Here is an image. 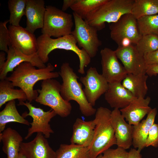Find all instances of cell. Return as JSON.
I'll list each match as a JSON object with an SVG mask.
<instances>
[{
    "label": "cell",
    "instance_id": "12",
    "mask_svg": "<svg viewBox=\"0 0 158 158\" xmlns=\"http://www.w3.org/2000/svg\"><path fill=\"white\" fill-rule=\"evenodd\" d=\"M100 53L103 77L109 83H121L128 73L118 61L115 50L105 47Z\"/></svg>",
    "mask_w": 158,
    "mask_h": 158
},
{
    "label": "cell",
    "instance_id": "35",
    "mask_svg": "<svg viewBox=\"0 0 158 158\" xmlns=\"http://www.w3.org/2000/svg\"><path fill=\"white\" fill-rule=\"evenodd\" d=\"M128 152L124 148L118 147L116 149L109 148L105 151L102 158H127Z\"/></svg>",
    "mask_w": 158,
    "mask_h": 158
},
{
    "label": "cell",
    "instance_id": "5",
    "mask_svg": "<svg viewBox=\"0 0 158 158\" xmlns=\"http://www.w3.org/2000/svg\"><path fill=\"white\" fill-rule=\"evenodd\" d=\"M135 0H107L90 13L85 19L98 31L105 27V23L117 21L123 15L131 13Z\"/></svg>",
    "mask_w": 158,
    "mask_h": 158
},
{
    "label": "cell",
    "instance_id": "38",
    "mask_svg": "<svg viewBox=\"0 0 158 158\" xmlns=\"http://www.w3.org/2000/svg\"><path fill=\"white\" fill-rule=\"evenodd\" d=\"M140 152L135 148H131L128 152L127 158H142Z\"/></svg>",
    "mask_w": 158,
    "mask_h": 158
},
{
    "label": "cell",
    "instance_id": "7",
    "mask_svg": "<svg viewBox=\"0 0 158 158\" xmlns=\"http://www.w3.org/2000/svg\"><path fill=\"white\" fill-rule=\"evenodd\" d=\"M72 15L52 6H46L42 34L59 38L71 34L73 23Z\"/></svg>",
    "mask_w": 158,
    "mask_h": 158
},
{
    "label": "cell",
    "instance_id": "23",
    "mask_svg": "<svg viewBox=\"0 0 158 158\" xmlns=\"http://www.w3.org/2000/svg\"><path fill=\"white\" fill-rule=\"evenodd\" d=\"M23 140L18 132L10 127L0 133V141H2L3 145L2 150L6 154L7 158H18Z\"/></svg>",
    "mask_w": 158,
    "mask_h": 158
},
{
    "label": "cell",
    "instance_id": "4",
    "mask_svg": "<svg viewBox=\"0 0 158 158\" xmlns=\"http://www.w3.org/2000/svg\"><path fill=\"white\" fill-rule=\"evenodd\" d=\"M111 111L100 107L96 110L93 140L89 147L92 158H96L112 146L116 145L114 131L110 119Z\"/></svg>",
    "mask_w": 158,
    "mask_h": 158
},
{
    "label": "cell",
    "instance_id": "31",
    "mask_svg": "<svg viewBox=\"0 0 158 158\" xmlns=\"http://www.w3.org/2000/svg\"><path fill=\"white\" fill-rule=\"evenodd\" d=\"M141 35H153L158 36V14L144 16L137 19Z\"/></svg>",
    "mask_w": 158,
    "mask_h": 158
},
{
    "label": "cell",
    "instance_id": "9",
    "mask_svg": "<svg viewBox=\"0 0 158 158\" xmlns=\"http://www.w3.org/2000/svg\"><path fill=\"white\" fill-rule=\"evenodd\" d=\"M110 37L121 46L130 41L136 45L142 37L138 29L137 20L131 13L124 14L116 22L109 25Z\"/></svg>",
    "mask_w": 158,
    "mask_h": 158
},
{
    "label": "cell",
    "instance_id": "30",
    "mask_svg": "<svg viewBox=\"0 0 158 158\" xmlns=\"http://www.w3.org/2000/svg\"><path fill=\"white\" fill-rule=\"evenodd\" d=\"M27 0H9L8 2L10 15L9 20L10 25L19 26L22 17L25 16Z\"/></svg>",
    "mask_w": 158,
    "mask_h": 158
},
{
    "label": "cell",
    "instance_id": "34",
    "mask_svg": "<svg viewBox=\"0 0 158 158\" xmlns=\"http://www.w3.org/2000/svg\"><path fill=\"white\" fill-rule=\"evenodd\" d=\"M158 147V124L154 123L151 127L147 138L145 147Z\"/></svg>",
    "mask_w": 158,
    "mask_h": 158
},
{
    "label": "cell",
    "instance_id": "21",
    "mask_svg": "<svg viewBox=\"0 0 158 158\" xmlns=\"http://www.w3.org/2000/svg\"><path fill=\"white\" fill-rule=\"evenodd\" d=\"M95 126L94 120L86 121L76 118L73 125L71 144L89 147L93 138Z\"/></svg>",
    "mask_w": 158,
    "mask_h": 158
},
{
    "label": "cell",
    "instance_id": "13",
    "mask_svg": "<svg viewBox=\"0 0 158 158\" xmlns=\"http://www.w3.org/2000/svg\"><path fill=\"white\" fill-rule=\"evenodd\" d=\"M115 51L128 74H146L147 65L143 56L138 51L135 45L132 44L126 47H118Z\"/></svg>",
    "mask_w": 158,
    "mask_h": 158
},
{
    "label": "cell",
    "instance_id": "43",
    "mask_svg": "<svg viewBox=\"0 0 158 158\" xmlns=\"http://www.w3.org/2000/svg\"></svg>",
    "mask_w": 158,
    "mask_h": 158
},
{
    "label": "cell",
    "instance_id": "19",
    "mask_svg": "<svg viewBox=\"0 0 158 158\" xmlns=\"http://www.w3.org/2000/svg\"><path fill=\"white\" fill-rule=\"evenodd\" d=\"M136 98L121 82L109 83L104 93L105 100L114 109L124 108Z\"/></svg>",
    "mask_w": 158,
    "mask_h": 158
},
{
    "label": "cell",
    "instance_id": "42",
    "mask_svg": "<svg viewBox=\"0 0 158 158\" xmlns=\"http://www.w3.org/2000/svg\"><path fill=\"white\" fill-rule=\"evenodd\" d=\"M102 158V154L98 155L96 158Z\"/></svg>",
    "mask_w": 158,
    "mask_h": 158
},
{
    "label": "cell",
    "instance_id": "3",
    "mask_svg": "<svg viewBox=\"0 0 158 158\" xmlns=\"http://www.w3.org/2000/svg\"><path fill=\"white\" fill-rule=\"evenodd\" d=\"M59 73L63 81L60 92L62 98L69 102L74 100L77 102L81 112L84 116L88 117L95 114L97 109L88 101L82 88V84L78 81L79 77L69 64L63 63Z\"/></svg>",
    "mask_w": 158,
    "mask_h": 158
},
{
    "label": "cell",
    "instance_id": "8",
    "mask_svg": "<svg viewBox=\"0 0 158 158\" xmlns=\"http://www.w3.org/2000/svg\"><path fill=\"white\" fill-rule=\"evenodd\" d=\"M73 16L75 27L71 34L76 39L80 48L85 50L91 58L95 57L102 44L98 37V30L74 12Z\"/></svg>",
    "mask_w": 158,
    "mask_h": 158
},
{
    "label": "cell",
    "instance_id": "40",
    "mask_svg": "<svg viewBox=\"0 0 158 158\" xmlns=\"http://www.w3.org/2000/svg\"><path fill=\"white\" fill-rule=\"evenodd\" d=\"M5 53L6 52L3 51L0 52V70L2 68L6 62Z\"/></svg>",
    "mask_w": 158,
    "mask_h": 158
},
{
    "label": "cell",
    "instance_id": "26",
    "mask_svg": "<svg viewBox=\"0 0 158 158\" xmlns=\"http://www.w3.org/2000/svg\"><path fill=\"white\" fill-rule=\"evenodd\" d=\"M12 83L6 79L0 81V108L6 102L15 99L19 102L27 100V96L21 89H15Z\"/></svg>",
    "mask_w": 158,
    "mask_h": 158
},
{
    "label": "cell",
    "instance_id": "36",
    "mask_svg": "<svg viewBox=\"0 0 158 158\" xmlns=\"http://www.w3.org/2000/svg\"><path fill=\"white\" fill-rule=\"evenodd\" d=\"M147 65L158 64V49L143 56Z\"/></svg>",
    "mask_w": 158,
    "mask_h": 158
},
{
    "label": "cell",
    "instance_id": "32",
    "mask_svg": "<svg viewBox=\"0 0 158 158\" xmlns=\"http://www.w3.org/2000/svg\"><path fill=\"white\" fill-rule=\"evenodd\" d=\"M135 46L139 52L143 56L158 49V36L153 35H142Z\"/></svg>",
    "mask_w": 158,
    "mask_h": 158
},
{
    "label": "cell",
    "instance_id": "11",
    "mask_svg": "<svg viewBox=\"0 0 158 158\" xmlns=\"http://www.w3.org/2000/svg\"><path fill=\"white\" fill-rule=\"evenodd\" d=\"M80 80L84 86L83 91L89 103L93 107L96 101L107 90L109 83L95 67H91L86 75L81 77Z\"/></svg>",
    "mask_w": 158,
    "mask_h": 158
},
{
    "label": "cell",
    "instance_id": "24",
    "mask_svg": "<svg viewBox=\"0 0 158 158\" xmlns=\"http://www.w3.org/2000/svg\"><path fill=\"white\" fill-rule=\"evenodd\" d=\"M146 74L128 73L121 83L135 98H145L148 91L146 81L148 75Z\"/></svg>",
    "mask_w": 158,
    "mask_h": 158
},
{
    "label": "cell",
    "instance_id": "28",
    "mask_svg": "<svg viewBox=\"0 0 158 158\" xmlns=\"http://www.w3.org/2000/svg\"><path fill=\"white\" fill-rule=\"evenodd\" d=\"M131 14L137 20L158 13V0H135Z\"/></svg>",
    "mask_w": 158,
    "mask_h": 158
},
{
    "label": "cell",
    "instance_id": "20",
    "mask_svg": "<svg viewBox=\"0 0 158 158\" xmlns=\"http://www.w3.org/2000/svg\"><path fill=\"white\" fill-rule=\"evenodd\" d=\"M45 11L46 6L44 0H27L25 29L34 33L37 29L42 28Z\"/></svg>",
    "mask_w": 158,
    "mask_h": 158
},
{
    "label": "cell",
    "instance_id": "16",
    "mask_svg": "<svg viewBox=\"0 0 158 158\" xmlns=\"http://www.w3.org/2000/svg\"><path fill=\"white\" fill-rule=\"evenodd\" d=\"M111 122L117 146L125 150L132 145L133 126L127 122L119 109H114L111 114Z\"/></svg>",
    "mask_w": 158,
    "mask_h": 158
},
{
    "label": "cell",
    "instance_id": "25",
    "mask_svg": "<svg viewBox=\"0 0 158 158\" xmlns=\"http://www.w3.org/2000/svg\"><path fill=\"white\" fill-rule=\"evenodd\" d=\"M11 122H17L29 126L28 121L20 115L16 107L15 100L8 102L0 112V133L5 129L6 125Z\"/></svg>",
    "mask_w": 158,
    "mask_h": 158
},
{
    "label": "cell",
    "instance_id": "27",
    "mask_svg": "<svg viewBox=\"0 0 158 158\" xmlns=\"http://www.w3.org/2000/svg\"><path fill=\"white\" fill-rule=\"evenodd\" d=\"M56 152V158H92L89 147L71 144H61Z\"/></svg>",
    "mask_w": 158,
    "mask_h": 158
},
{
    "label": "cell",
    "instance_id": "29",
    "mask_svg": "<svg viewBox=\"0 0 158 158\" xmlns=\"http://www.w3.org/2000/svg\"><path fill=\"white\" fill-rule=\"evenodd\" d=\"M107 0H76L70 8L74 13L83 20L91 12Z\"/></svg>",
    "mask_w": 158,
    "mask_h": 158
},
{
    "label": "cell",
    "instance_id": "17",
    "mask_svg": "<svg viewBox=\"0 0 158 158\" xmlns=\"http://www.w3.org/2000/svg\"><path fill=\"white\" fill-rule=\"evenodd\" d=\"M20 152L26 158H56V154L50 146L47 138L38 133L32 141L22 142Z\"/></svg>",
    "mask_w": 158,
    "mask_h": 158
},
{
    "label": "cell",
    "instance_id": "6",
    "mask_svg": "<svg viewBox=\"0 0 158 158\" xmlns=\"http://www.w3.org/2000/svg\"><path fill=\"white\" fill-rule=\"evenodd\" d=\"M61 84L54 78L42 81L41 88L38 89L39 94L35 101L49 107L61 117H66L71 114L72 107L70 102L65 100L61 95Z\"/></svg>",
    "mask_w": 158,
    "mask_h": 158
},
{
    "label": "cell",
    "instance_id": "33",
    "mask_svg": "<svg viewBox=\"0 0 158 158\" xmlns=\"http://www.w3.org/2000/svg\"><path fill=\"white\" fill-rule=\"evenodd\" d=\"M9 22V20L0 23V50L7 53L10 44L9 30L7 24Z\"/></svg>",
    "mask_w": 158,
    "mask_h": 158
},
{
    "label": "cell",
    "instance_id": "15",
    "mask_svg": "<svg viewBox=\"0 0 158 158\" xmlns=\"http://www.w3.org/2000/svg\"><path fill=\"white\" fill-rule=\"evenodd\" d=\"M8 29L10 42L9 45L17 48L27 55H31L37 52V38L34 33L20 26H15L10 25Z\"/></svg>",
    "mask_w": 158,
    "mask_h": 158
},
{
    "label": "cell",
    "instance_id": "22",
    "mask_svg": "<svg viewBox=\"0 0 158 158\" xmlns=\"http://www.w3.org/2000/svg\"><path fill=\"white\" fill-rule=\"evenodd\" d=\"M157 113L156 108L152 109L144 119L133 126L132 145L135 149L141 151L145 147L147 138L149 130L154 123Z\"/></svg>",
    "mask_w": 158,
    "mask_h": 158
},
{
    "label": "cell",
    "instance_id": "10",
    "mask_svg": "<svg viewBox=\"0 0 158 158\" xmlns=\"http://www.w3.org/2000/svg\"><path fill=\"white\" fill-rule=\"evenodd\" d=\"M18 105L25 106L29 110L28 113L25 112L23 114L22 116L23 117L29 116L33 119L32 122L30 123L31 127L29 128L25 138V140L35 133H42L46 138H49L51 134L54 133L49 124L51 119L57 115L54 110L51 109L48 111H44L40 108L33 106L30 102H19Z\"/></svg>",
    "mask_w": 158,
    "mask_h": 158
},
{
    "label": "cell",
    "instance_id": "1",
    "mask_svg": "<svg viewBox=\"0 0 158 158\" xmlns=\"http://www.w3.org/2000/svg\"><path fill=\"white\" fill-rule=\"evenodd\" d=\"M55 67L48 63L44 68L36 69L28 62H24L17 66L6 79L11 82L14 87H17L25 93L29 102L35 100L38 95L33 87L40 80L54 78L59 77V72H54Z\"/></svg>",
    "mask_w": 158,
    "mask_h": 158
},
{
    "label": "cell",
    "instance_id": "37",
    "mask_svg": "<svg viewBox=\"0 0 158 158\" xmlns=\"http://www.w3.org/2000/svg\"><path fill=\"white\" fill-rule=\"evenodd\" d=\"M146 73L151 77L158 74V64L147 65Z\"/></svg>",
    "mask_w": 158,
    "mask_h": 158
},
{
    "label": "cell",
    "instance_id": "2",
    "mask_svg": "<svg viewBox=\"0 0 158 158\" xmlns=\"http://www.w3.org/2000/svg\"><path fill=\"white\" fill-rule=\"evenodd\" d=\"M37 52L44 64L49 60V55L56 49L71 51L75 53L79 60L78 72L81 74L85 73V68L90 63L91 58L83 49H80L76 45L77 41L74 37L70 34L56 39H52L42 34L37 38Z\"/></svg>",
    "mask_w": 158,
    "mask_h": 158
},
{
    "label": "cell",
    "instance_id": "18",
    "mask_svg": "<svg viewBox=\"0 0 158 158\" xmlns=\"http://www.w3.org/2000/svg\"><path fill=\"white\" fill-rule=\"evenodd\" d=\"M151 100L148 96L136 98L127 107L120 109L121 114L128 123L136 125L152 109L149 106Z\"/></svg>",
    "mask_w": 158,
    "mask_h": 158
},
{
    "label": "cell",
    "instance_id": "41",
    "mask_svg": "<svg viewBox=\"0 0 158 158\" xmlns=\"http://www.w3.org/2000/svg\"><path fill=\"white\" fill-rule=\"evenodd\" d=\"M18 158H26L25 156L21 152H20Z\"/></svg>",
    "mask_w": 158,
    "mask_h": 158
},
{
    "label": "cell",
    "instance_id": "39",
    "mask_svg": "<svg viewBox=\"0 0 158 158\" xmlns=\"http://www.w3.org/2000/svg\"><path fill=\"white\" fill-rule=\"evenodd\" d=\"M76 0H64L61 10L64 11L75 2Z\"/></svg>",
    "mask_w": 158,
    "mask_h": 158
},
{
    "label": "cell",
    "instance_id": "14",
    "mask_svg": "<svg viewBox=\"0 0 158 158\" xmlns=\"http://www.w3.org/2000/svg\"><path fill=\"white\" fill-rule=\"evenodd\" d=\"M7 54L5 63L0 70V80L5 79L9 72H13L17 66L24 62H29L38 68L46 66L39 58L37 52L31 55H27L17 48L10 45Z\"/></svg>",
    "mask_w": 158,
    "mask_h": 158
}]
</instances>
